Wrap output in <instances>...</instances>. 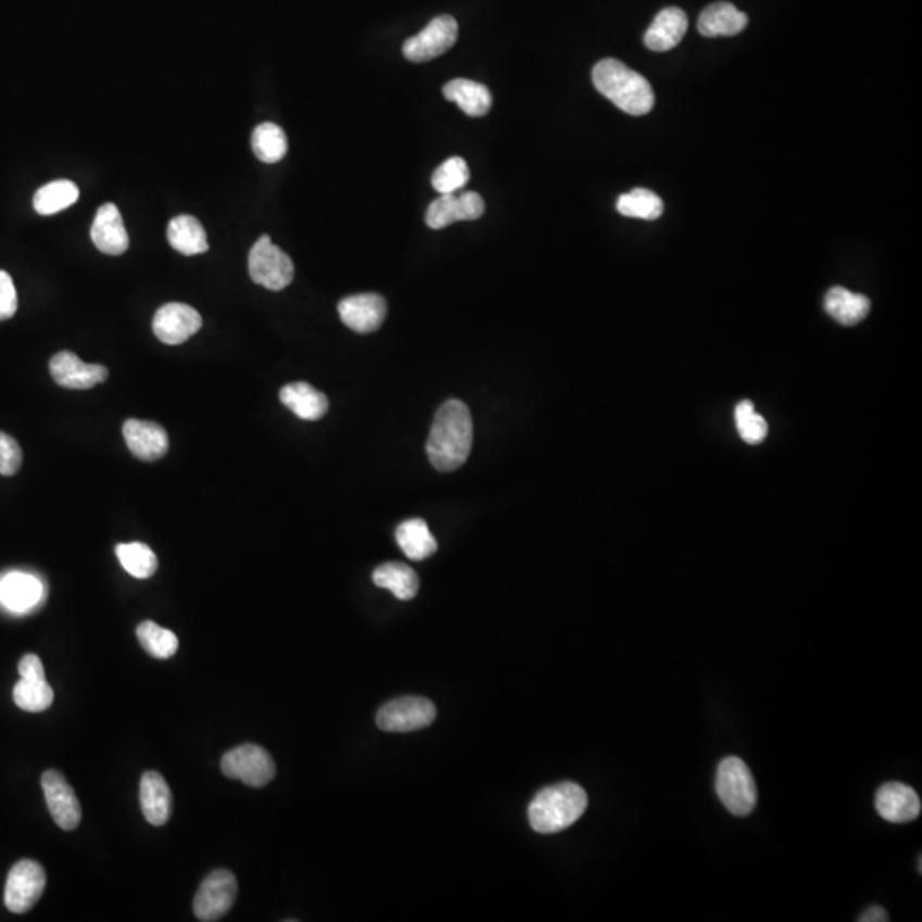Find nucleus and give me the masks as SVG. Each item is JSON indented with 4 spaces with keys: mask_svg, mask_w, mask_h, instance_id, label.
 Returning a JSON list of instances; mask_svg holds the SVG:
<instances>
[{
    "mask_svg": "<svg viewBox=\"0 0 922 922\" xmlns=\"http://www.w3.org/2000/svg\"><path fill=\"white\" fill-rule=\"evenodd\" d=\"M473 444L470 411L459 400H447L435 414L429 432L428 456L432 467L453 471L467 462Z\"/></svg>",
    "mask_w": 922,
    "mask_h": 922,
    "instance_id": "f257e3e1",
    "label": "nucleus"
},
{
    "mask_svg": "<svg viewBox=\"0 0 922 922\" xmlns=\"http://www.w3.org/2000/svg\"><path fill=\"white\" fill-rule=\"evenodd\" d=\"M593 85L629 115H646L655 106V92L646 77L615 59H605L593 67Z\"/></svg>",
    "mask_w": 922,
    "mask_h": 922,
    "instance_id": "f03ea898",
    "label": "nucleus"
},
{
    "mask_svg": "<svg viewBox=\"0 0 922 922\" xmlns=\"http://www.w3.org/2000/svg\"><path fill=\"white\" fill-rule=\"evenodd\" d=\"M588 808V795L576 783H559L536 793L528 807V819L539 834H557L574 825Z\"/></svg>",
    "mask_w": 922,
    "mask_h": 922,
    "instance_id": "7ed1b4c3",
    "label": "nucleus"
},
{
    "mask_svg": "<svg viewBox=\"0 0 922 922\" xmlns=\"http://www.w3.org/2000/svg\"><path fill=\"white\" fill-rule=\"evenodd\" d=\"M716 791L730 813L747 817L757 805V786L747 763L738 757H728L719 763Z\"/></svg>",
    "mask_w": 922,
    "mask_h": 922,
    "instance_id": "20e7f679",
    "label": "nucleus"
},
{
    "mask_svg": "<svg viewBox=\"0 0 922 922\" xmlns=\"http://www.w3.org/2000/svg\"><path fill=\"white\" fill-rule=\"evenodd\" d=\"M248 270L253 282L268 291H282L294 279V264L288 253L271 243L270 236H262L248 256Z\"/></svg>",
    "mask_w": 922,
    "mask_h": 922,
    "instance_id": "39448f33",
    "label": "nucleus"
},
{
    "mask_svg": "<svg viewBox=\"0 0 922 922\" xmlns=\"http://www.w3.org/2000/svg\"><path fill=\"white\" fill-rule=\"evenodd\" d=\"M223 774L229 779H236L247 786L264 787L276 778V763L270 754L258 745H241L226 752L220 760Z\"/></svg>",
    "mask_w": 922,
    "mask_h": 922,
    "instance_id": "423d86ee",
    "label": "nucleus"
},
{
    "mask_svg": "<svg viewBox=\"0 0 922 922\" xmlns=\"http://www.w3.org/2000/svg\"><path fill=\"white\" fill-rule=\"evenodd\" d=\"M47 886V874L40 862L21 859L11 868L5 882L4 902L14 914H25L37 906Z\"/></svg>",
    "mask_w": 922,
    "mask_h": 922,
    "instance_id": "0eeeda50",
    "label": "nucleus"
},
{
    "mask_svg": "<svg viewBox=\"0 0 922 922\" xmlns=\"http://www.w3.org/2000/svg\"><path fill=\"white\" fill-rule=\"evenodd\" d=\"M238 897V882L228 870H216L205 876L193 900V914L199 921L214 922L228 914Z\"/></svg>",
    "mask_w": 922,
    "mask_h": 922,
    "instance_id": "6e6552de",
    "label": "nucleus"
},
{
    "mask_svg": "<svg viewBox=\"0 0 922 922\" xmlns=\"http://www.w3.org/2000/svg\"><path fill=\"white\" fill-rule=\"evenodd\" d=\"M435 719V706L426 697H400L384 704L376 716L378 728L388 733H408L422 730Z\"/></svg>",
    "mask_w": 922,
    "mask_h": 922,
    "instance_id": "1a4fd4ad",
    "label": "nucleus"
},
{
    "mask_svg": "<svg viewBox=\"0 0 922 922\" xmlns=\"http://www.w3.org/2000/svg\"><path fill=\"white\" fill-rule=\"evenodd\" d=\"M458 40V23L455 17L438 16L429 23L416 37L408 38L404 43V55L407 61L422 64L441 56L452 49Z\"/></svg>",
    "mask_w": 922,
    "mask_h": 922,
    "instance_id": "9d476101",
    "label": "nucleus"
},
{
    "mask_svg": "<svg viewBox=\"0 0 922 922\" xmlns=\"http://www.w3.org/2000/svg\"><path fill=\"white\" fill-rule=\"evenodd\" d=\"M41 787H43L45 801L49 807L50 814L62 831H76L83 817L80 803L76 791L65 781L59 771H47L41 775Z\"/></svg>",
    "mask_w": 922,
    "mask_h": 922,
    "instance_id": "9b49d317",
    "label": "nucleus"
},
{
    "mask_svg": "<svg viewBox=\"0 0 922 922\" xmlns=\"http://www.w3.org/2000/svg\"><path fill=\"white\" fill-rule=\"evenodd\" d=\"M202 328V316L192 306L181 303L164 304L152 320L154 336L168 345H180Z\"/></svg>",
    "mask_w": 922,
    "mask_h": 922,
    "instance_id": "f8f14e48",
    "label": "nucleus"
},
{
    "mask_svg": "<svg viewBox=\"0 0 922 922\" xmlns=\"http://www.w3.org/2000/svg\"><path fill=\"white\" fill-rule=\"evenodd\" d=\"M485 211L482 197L476 192L446 193L435 199L426 212V224L431 229H443L458 220H476Z\"/></svg>",
    "mask_w": 922,
    "mask_h": 922,
    "instance_id": "ddd939ff",
    "label": "nucleus"
},
{
    "mask_svg": "<svg viewBox=\"0 0 922 922\" xmlns=\"http://www.w3.org/2000/svg\"><path fill=\"white\" fill-rule=\"evenodd\" d=\"M50 372L53 380L68 390H89L104 383L109 378V369L101 364L83 363L74 352L62 351L50 361Z\"/></svg>",
    "mask_w": 922,
    "mask_h": 922,
    "instance_id": "4468645a",
    "label": "nucleus"
},
{
    "mask_svg": "<svg viewBox=\"0 0 922 922\" xmlns=\"http://www.w3.org/2000/svg\"><path fill=\"white\" fill-rule=\"evenodd\" d=\"M339 315L354 332L371 333L387 318V301L380 294L349 295L340 301Z\"/></svg>",
    "mask_w": 922,
    "mask_h": 922,
    "instance_id": "2eb2a0df",
    "label": "nucleus"
},
{
    "mask_svg": "<svg viewBox=\"0 0 922 922\" xmlns=\"http://www.w3.org/2000/svg\"><path fill=\"white\" fill-rule=\"evenodd\" d=\"M874 807L886 822L909 823L921 814V798L904 783H886L880 787Z\"/></svg>",
    "mask_w": 922,
    "mask_h": 922,
    "instance_id": "dca6fc26",
    "label": "nucleus"
},
{
    "mask_svg": "<svg viewBox=\"0 0 922 922\" xmlns=\"http://www.w3.org/2000/svg\"><path fill=\"white\" fill-rule=\"evenodd\" d=\"M124 438L130 453L142 462H156L169 450L166 431L149 420L128 419L124 424Z\"/></svg>",
    "mask_w": 922,
    "mask_h": 922,
    "instance_id": "f3484780",
    "label": "nucleus"
},
{
    "mask_svg": "<svg viewBox=\"0 0 922 922\" xmlns=\"http://www.w3.org/2000/svg\"><path fill=\"white\" fill-rule=\"evenodd\" d=\"M91 240L94 247L106 255L116 256L127 252L130 240L121 211L115 204H104L98 209L92 223Z\"/></svg>",
    "mask_w": 922,
    "mask_h": 922,
    "instance_id": "a211bd4d",
    "label": "nucleus"
},
{
    "mask_svg": "<svg viewBox=\"0 0 922 922\" xmlns=\"http://www.w3.org/2000/svg\"><path fill=\"white\" fill-rule=\"evenodd\" d=\"M140 808L151 825L161 826L172 819V790L160 772L149 771L140 779Z\"/></svg>",
    "mask_w": 922,
    "mask_h": 922,
    "instance_id": "6ab92c4d",
    "label": "nucleus"
},
{
    "mask_svg": "<svg viewBox=\"0 0 922 922\" xmlns=\"http://www.w3.org/2000/svg\"><path fill=\"white\" fill-rule=\"evenodd\" d=\"M689 28L687 14L680 8H667L656 14L644 35V43L653 52H668L683 40Z\"/></svg>",
    "mask_w": 922,
    "mask_h": 922,
    "instance_id": "aec40b11",
    "label": "nucleus"
},
{
    "mask_svg": "<svg viewBox=\"0 0 922 922\" xmlns=\"http://www.w3.org/2000/svg\"><path fill=\"white\" fill-rule=\"evenodd\" d=\"M43 598V584L26 572H11L0 579V603L8 610L25 614Z\"/></svg>",
    "mask_w": 922,
    "mask_h": 922,
    "instance_id": "412c9836",
    "label": "nucleus"
},
{
    "mask_svg": "<svg viewBox=\"0 0 922 922\" xmlns=\"http://www.w3.org/2000/svg\"><path fill=\"white\" fill-rule=\"evenodd\" d=\"M748 16L730 2H716L707 5L699 16L700 35L707 38L735 37L747 28Z\"/></svg>",
    "mask_w": 922,
    "mask_h": 922,
    "instance_id": "4be33fe9",
    "label": "nucleus"
},
{
    "mask_svg": "<svg viewBox=\"0 0 922 922\" xmlns=\"http://www.w3.org/2000/svg\"><path fill=\"white\" fill-rule=\"evenodd\" d=\"M279 399L294 416L303 420H320L328 412V399L325 393L303 381L286 384L280 390Z\"/></svg>",
    "mask_w": 922,
    "mask_h": 922,
    "instance_id": "5701e85b",
    "label": "nucleus"
},
{
    "mask_svg": "<svg viewBox=\"0 0 922 922\" xmlns=\"http://www.w3.org/2000/svg\"><path fill=\"white\" fill-rule=\"evenodd\" d=\"M823 306L835 321L846 325V327H852V325H858L859 321L867 318L871 303L867 295L855 294V292L837 286V288H832L831 291L826 292Z\"/></svg>",
    "mask_w": 922,
    "mask_h": 922,
    "instance_id": "b1692460",
    "label": "nucleus"
},
{
    "mask_svg": "<svg viewBox=\"0 0 922 922\" xmlns=\"http://www.w3.org/2000/svg\"><path fill=\"white\" fill-rule=\"evenodd\" d=\"M444 98L458 104L468 116L488 115L492 106L491 91L470 79H453L444 86Z\"/></svg>",
    "mask_w": 922,
    "mask_h": 922,
    "instance_id": "393cba45",
    "label": "nucleus"
},
{
    "mask_svg": "<svg viewBox=\"0 0 922 922\" xmlns=\"http://www.w3.org/2000/svg\"><path fill=\"white\" fill-rule=\"evenodd\" d=\"M168 241L181 255L193 256L209 250L207 232L193 216H176L168 224Z\"/></svg>",
    "mask_w": 922,
    "mask_h": 922,
    "instance_id": "a878e982",
    "label": "nucleus"
},
{
    "mask_svg": "<svg viewBox=\"0 0 922 922\" xmlns=\"http://www.w3.org/2000/svg\"><path fill=\"white\" fill-rule=\"evenodd\" d=\"M395 536L399 547L411 560H426L438 551V542L424 519H407L396 528Z\"/></svg>",
    "mask_w": 922,
    "mask_h": 922,
    "instance_id": "bb28decb",
    "label": "nucleus"
},
{
    "mask_svg": "<svg viewBox=\"0 0 922 922\" xmlns=\"http://www.w3.org/2000/svg\"><path fill=\"white\" fill-rule=\"evenodd\" d=\"M372 581L376 586L392 591L396 598L408 602L419 591V576L416 571L402 563H387L372 572Z\"/></svg>",
    "mask_w": 922,
    "mask_h": 922,
    "instance_id": "cd10ccee",
    "label": "nucleus"
},
{
    "mask_svg": "<svg viewBox=\"0 0 922 922\" xmlns=\"http://www.w3.org/2000/svg\"><path fill=\"white\" fill-rule=\"evenodd\" d=\"M79 200V188L71 180H56L43 187L33 197V207L41 216H53L65 211Z\"/></svg>",
    "mask_w": 922,
    "mask_h": 922,
    "instance_id": "c85d7f7f",
    "label": "nucleus"
},
{
    "mask_svg": "<svg viewBox=\"0 0 922 922\" xmlns=\"http://www.w3.org/2000/svg\"><path fill=\"white\" fill-rule=\"evenodd\" d=\"M252 149L260 161L279 163L288 152V137L279 125L265 122L253 130Z\"/></svg>",
    "mask_w": 922,
    "mask_h": 922,
    "instance_id": "c756f323",
    "label": "nucleus"
},
{
    "mask_svg": "<svg viewBox=\"0 0 922 922\" xmlns=\"http://www.w3.org/2000/svg\"><path fill=\"white\" fill-rule=\"evenodd\" d=\"M617 211L626 217L655 220L664 214V200L647 188H634L632 192L619 197Z\"/></svg>",
    "mask_w": 922,
    "mask_h": 922,
    "instance_id": "7c9ffc66",
    "label": "nucleus"
},
{
    "mask_svg": "<svg viewBox=\"0 0 922 922\" xmlns=\"http://www.w3.org/2000/svg\"><path fill=\"white\" fill-rule=\"evenodd\" d=\"M116 557L134 578L148 579L157 571L156 554L146 543H121L116 547Z\"/></svg>",
    "mask_w": 922,
    "mask_h": 922,
    "instance_id": "2f4dec72",
    "label": "nucleus"
},
{
    "mask_svg": "<svg viewBox=\"0 0 922 922\" xmlns=\"http://www.w3.org/2000/svg\"><path fill=\"white\" fill-rule=\"evenodd\" d=\"M137 640L152 658L168 659L178 652V637H176L175 632L161 628L151 620L139 623Z\"/></svg>",
    "mask_w": 922,
    "mask_h": 922,
    "instance_id": "473e14b6",
    "label": "nucleus"
},
{
    "mask_svg": "<svg viewBox=\"0 0 922 922\" xmlns=\"http://www.w3.org/2000/svg\"><path fill=\"white\" fill-rule=\"evenodd\" d=\"M14 703L26 712L47 711L53 703V691L47 679H21L13 692Z\"/></svg>",
    "mask_w": 922,
    "mask_h": 922,
    "instance_id": "72a5a7b5",
    "label": "nucleus"
},
{
    "mask_svg": "<svg viewBox=\"0 0 922 922\" xmlns=\"http://www.w3.org/2000/svg\"><path fill=\"white\" fill-rule=\"evenodd\" d=\"M470 180V169H468L467 161L455 156L444 161L440 168L435 169L432 175V187L435 192L441 195L446 193H455Z\"/></svg>",
    "mask_w": 922,
    "mask_h": 922,
    "instance_id": "f704fd0d",
    "label": "nucleus"
},
{
    "mask_svg": "<svg viewBox=\"0 0 922 922\" xmlns=\"http://www.w3.org/2000/svg\"><path fill=\"white\" fill-rule=\"evenodd\" d=\"M735 422L740 438L747 444H760L767 438L769 426L755 411L750 400H743L735 408Z\"/></svg>",
    "mask_w": 922,
    "mask_h": 922,
    "instance_id": "c9c22d12",
    "label": "nucleus"
},
{
    "mask_svg": "<svg viewBox=\"0 0 922 922\" xmlns=\"http://www.w3.org/2000/svg\"><path fill=\"white\" fill-rule=\"evenodd\" d=\"M23 465V452L13 435L0 432V476H16Z\"/></svg>",
    "mask_w": 922,
    "mask_h": 922,
    "instance_id": "e433bc0d",
    "label": "nucleus"
},
{
    "mask_svg": "<svg viewBox=\"0 0 922 922\" xmlns=\"http://www.w3.org/2000/svg\"><path fill=\"white\" fill-rule=\"evenodd\" d=\"M17 312V292L13 277L8 271L0 270V321L13 318Z\"/></svg>",
    "mask_w": 922,
    "mask_h": 922,
    "instance_id": "4c0bfd02",
    "label": "nucleus"
},
{
    "mask_svg": "<svg viewBox=\"0 0 922 922\" xmlns=\"http://www.w3.org/2000/svg\"><path fill=\"white\" fill-rule=\"evenodd\" d=\"M20 677L28 680L47 679L41 659L37 655H26L20 661Z\"/></svg>",
    "mask_w": 922,
    "mask_h": 922,
    "instance_id": "58836bf2",
    "label": "nucleus"
},
{
    "mask_svg": "<svg viewBox=\"0 0 922 922\" xmlns=\"http://www.w3.org/2000/svg\"><path fill=\"white\" fill-rule=\"evenodd\" d=\"M861 922H886L891 921V915L886 912L883 907L880 906H871L870 909L864 910L862 912L861 918L858 919Z\"/></svg>",
    "mask_w": 922,
    "mask_h": 922,
    "instance_id": "ea45409f",
    "label": "nucleus"
}]
</instances>
